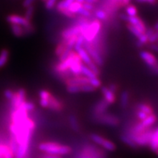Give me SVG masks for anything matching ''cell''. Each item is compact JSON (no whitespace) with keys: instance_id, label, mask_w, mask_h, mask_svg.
I'll list each match as a JSON object with an SVG mask.
<instances>
[{"instance_id":"6da1fadb","label":"cell","mask_w":158,"mask_h":158,"mask_svg":"<svg viewBox=\"0 0 158 158\" xmlns=\"http://www.w3.org/2000/svg\"><path fill=\"white\" fill-rule=\"evenodd\" d=\"M38 149L43 153L56 155H68L72 152V148L66 144L54 141H43L39 143Z\"/></svg>"},{"instance_id":"7a4b0ae2","label":"cell","mask_w":158,"mask_h":158,"mask_svg":"<svg viewBox=\"0 0 158 158\" xmlns=\"http://www.w3.org/2000/svg\"><path fill=\"white\" fill-rule=\"evenodd\" d=\"M81 35L84 37L85 41L92 43L94 39L101 32L102 23L98 19L91 20L87 23L81 24Z\"/></svg>"},{"instance_id":"3957f363","label":"cell","mask_w":158,"mask_h":158,"mask_svg":"<svg viewBox=\"0 0 158 158\" xmlns=\"http://www.w3.org/2000/svg\"><path fill=\"white\" fill-rule=\"evenodd\" d=\"M75 158H107L106 151L92 144L86 143L83 145Z\"/></svg>"},{"instance_id":"277c9868","label":"cell","mask_w":158,"mask_h":158,"mask_svg":"<svg viewBox=\"0 0 158 158\" xmlns=\"http://www.w3.org/2000/svg\"><path fill=\"white\" fill-rule=\"evenodd\" d=\"M93 122L101 125L107 126L110 127H116L120 124V119L115 114L106 113L100 114L98 116H92Z\"/></svg>"},{"instance_id":"5b68a950","label":"cell","mask_w":158,"mask_h":158,"mask_svg":"<svg viewBox=\"0 0 158 158\" xmlns=\"http://www.w3.org/2000/svg\"><path fill=\"white\" fill-rule=\"evenodd\" d=\"M89 138L91 141L94 142L97 146H99L105 151L114 152L116 149V144L108 138L96 133L90 134Z\"/></svg>"},{"instance_id":"8992f818","label":"cell","mask_w":158,"mask_h":158,"mask_svg":"<svg viewBox=\"0 0 158 158\" xmlns=\"http://www.w3.org/2000/svg\"><path fill=\"white\" fill-rule=\"evenodd\" d=\"M153 128L154 127H149L145 131L142 132L141 133L137 134V135H129V136L133 140V141L135 142L138 148L148 147L150 139H151L152 134Z\"/></svg>"},{"instance_id":"52a82bcc","label":"cell","mask_w":158,"mask_h":158,"mask_svg":"<svg viewBox=\"0 0 158 158\" xmlns=\"http://www.w3.org/2000/svg\"><path fill=\"white\" fill-rule=\"evenodd\" d=\"M83 47L86 49V51H87L88 54H89L92 60L93 61L98 67H101L104 64L103 57H102V55L94 48V46L92 45V43H87L85 41L84 45H83Z\"/></svg>"},{"instance_id":"ba28073f","label":"cell","mask_w":158,"mask_h":158,"mask_svg":"<svg viewBox=\"0 0 158 158\" xmlns=\"http://www.w3.org/2000/svg\"><path fill=\"white\" fill-rule=\"evenodd\" d=\"M75 1L76 0H62L56 4V10L64 16L70 18V19H75L77 16V15L73 14L68 10V7Z\"/></svg>"},{"instance_id":"9c48e42d","label":"cell","mask_w":158,"mask_h":158,"mask_svg":"<svg viewBox=\"0 0 158 158\" xmlns=\"http://www.w3.org/2000/svg\"><path fill=\"white\" fill-rule=\"evenodd\" d=\"M27 98V92L24 89H19V90L14 92L13 98L10 100L11 108H19L23 102L26 101Z\"/></svg>"},{"instance_id":"30bf717a","label":"cell","mask_w":158,"mask_h":158,"mask_svg":"<svg viewBox=\"0 0 158 158\" xmlns=\"http://www.w3.org/2000/svg\"><path fill=\"white\" fill-rule=\"evenodd\" d=\"M6 21L8 22L10 24H16L22 26L23 27H29L31 25V21H28L25 19L22 15H19L17 14H11L7 15L6 18Z\"/></svg>"},{"instance_id":"8fae6325","label":"cell","mask_w":158,"mask_h":158,"mask_svg":"<svg viewBox=\"0 0 158 158\" xmlns=\"http://www.w3.org/2000/svg\"><path fill=\"white\" fill-rule=\"evenodd\" d=\"M81 33V26L74 24L64 29L61 32V37L63 40H68L73 36H78Z\"/></svg>"},{"instance_id":"7c38bea8","label":"cell","mask_w":158,"mask_h":158,"mask_svg":"<svg viewBox=\"0 0 158 158\" xmlns=\"http://www.w3.org/2000/svg\"><path fill=\"white\" fill-rule=\"evenodd\" d=\"M64 106L63 102L60 100H59L56 97H55L54 94H51L48 100L47 109L54 112H61L64 110Z\"/></svg>"},{"instance_id":"4fadbf2b","label":"cell","mask_w":158,"mask_h":158,"mask_svg":"<svg viewBox=\"0 0 158 158\" xmlns=\"http://www.w3.org/2000/svg\"><path fill=\"white\" fill-rule=\"evenodd\" d=\"M110 105L103 99L97 101L93 106L92 110V116H98L108 112L107 110Z\"/></svg>"},{"instance_id":"5bb4252c","label":"cell","mask_w":158,"mask_h":158,"mask_svg":"<svg viewBox=\"0 0 158 158\" xmlns=\"http://www.w3.org/2000/svg\"><path fill=\"white\" fill-rule=\"evenodd\" d=\"M140 57L144 62L147 64L150 68L155 67L158 63V60L155 55L152 53L148 51H140Z\"/></svg>"},{"instance_id":"9a60e30c","label":"cell","mask_w":158,"mask_h":158,"mask_svg":"<svg viewBox=\"0 0 158 158\" xmlns=\"http://www.w3.org/2000/svg\"><path fill=\"white\" fill-rule=\"evenodd\" d=\"M126 22L129 23V24L134 26V27H135L140 32L142 33V34H144V33L146 32V31H147V26H146L143 21H142L141 19H140V18L137 16V15L133 17H130L127 15V19Z\"/></svg>"},{"instance_id":"2e32d148","label":"cell","mask_w":158,"mask_h":158,"mask_svg":"<svg viewBox=\"0 0 158 158\" xmlns=\"http://www.w3.org/2000/svg\"><path fill=\"white\" fill-rule=\"evenodd\" d=\"M148 147L152 152L158 156V127L153 128L152 134Z\"/></svg>"},{"instance_id":"e0dca14e","label":"cell","mask_w":158,"mask_h":158,"mask_svg":"<svg viewBox=\"0 0 158 158\" xmlns=\"http://www.w3.org/2000/svg\"><path fill=\"white\" fill-rule=\"evenodd\" d=\"M0 158H15L14 152L9 143L0 141Z\"/></svg>"},{"instance_id":"ac0fdd59","label":"cell","mask_w":158,"mask_h":158,"mask_svg":"<svg viewBox=\"0 0 158 158\" xmlns=\"http://www.w3.org/2000/svg\"><path fill=\"white\" fill-rule=\"evenodd\" d=\"M74 51L78 54L79 57L81 59L83 64L88 66V65L92 64V62H94L92 60V59H91L89 54H88V52L86 51V49H85L84 47L74 48Z\"/></svg>"},{"instance_id":"d6986e66","label":"cell","mask_w":158,"mask_h":158,"mask_svg":"<svg viewBox=\"0 0 158 158\" xmlns=\"http://www.w3.org/2000/svg\"><path fill=\"white\" fill-rule=\"evenodd\" d=\"M101 92L103 97V100H106L109 105L115 103L116 101V94L108 89V86H103L101 88Z\"/></svg>"},{"instance_id":"ffe728a7","label":"cell","mask_w":158,"mask_h":158,"mask_svg":"<svg viewBox=\"0 0 158 158\" xmlns=\"http://www.w3.org/2000/svg\"><path fill=\"white\" fill-rule=\"evenodd\" d=\"M39 102L40 106L43 108H46L48 107V102L49 98L52 94L46 89H41L39 92Z\"/></svg>"},{"instance_id":"44dd1931","label":"cell","mask_w":158,"mask_h":158,"mask_svg":"<svg viewBox=\"0 0 158 158\" xmlns=\"http://www.w3.org/2000/svg\"><path fill=\"white\" fill-rule=\"evenodd\" d=\"M135 110H140V111L143 112V113L147 114V115H150L155 113V110L154 108L151 105L148 103V102H139L135 106Z\"/></svg>"},{"instance_id":"7402d4cb","label":"cell","mask_w":158,"mask_h":158,"mask_svg":"<svg viewBox=\"0 0 158 158\" xmlns=\"http://www.w3.org/2000/svg\"><path fill=\"white\" fill-rule=\"evenodd\" d=\"M120 140H121L126 146L132 148V149H139V148L138 147V146L135 144V142L133 141V140L132 139V138L129 136V135H128L127 133H126L124 131H122V133L120 134Z\"/></svg>"},{"instance_id":"603a6c76","label":"cell","mask_w":158,"mask_h":158,"mask_svg":"<svg viewBox=\"0 0 158 158\" xmlns=\"http://www.w3.org/2000/svg\"><path fill=\"white\" fill-rule=\"evenodd\" d=\"M157 122V116L154 113L152 114H150L147 116L145 119H143V121L141 122L142 125L146 128H149L152 127L155 125L156 122Z\"/></svg>"},{"instance_id":"cb8c5ba5","label":"cell","mask_w":158,"mask_h":158,"mask_svg":"<svg viewBox=\"0 0 158 158\" xmlns=\"http://www.w3.org/2000/svg\"><path fill=\"white\" fill-rule=\"evenodd\" d=\"M93 15L96 18V19H98L100 21H106L109 19V15L103 9L95 8L93 11Z\"/></svg>"},{"instance_id":"d4e9b609","label":"cell","mask_w":158,"mask_h":158,"mask_svg":"<svg viewBox=\"0 0 158 158\" xmlns=\"http://www.w3.org/2000/svg\"><path fill=\"white\" fill-rule=\"evenodd\" d=\"M10 29L13 35L16 37H22L26 35L24 28L22 26L10 24Z\"/></svg>"},{"instance_id":"484cf974","label":"cell","mask_w":158,"mask_h":158,"mask_svg":"<svg viewBox=\"0 0 158 158\" xmlns=\"http://www.w3.org/2000/svg\"><path fill=\"white\" fill-rule=\"evenodd\" d=\"M130 101V93L127 90L124 91L122 92L121 96H120V106L125 109L127 108L128 105H129Z\"/></svg>"},{"instance_id":"4316f807","label":"cell","mask_w":158,"mask_h":158,"mask_svg":"<svg viewBox=\"0 0 158 158\" xmlns=\"http://www.w3.org/2000/svg\"><path fill=\"white\" fill-rule=\"evenodd\" d=\"M10 51L7 49L4 48L0 51V69L5 66L9 60Z\"/></svg>"},{"instance_id":"83f0119b","label":"cell","mask_w":158,"mask_h":158,"mask_svg":"<svg viewBox=\"0 0 158 158\" xmlns=\"http://www.w3.org/2000/svg\"><path fill=\"white\" fill-rule=\"evenodd\" d=\"M69 124H70V126L71 129L74 130L75 132H79L81 130L80 124H79V122L78 121V118H76V116L74 115H70L69 116Z\"/></svg>"},{"instance_id":"f1b7e54d","label":"cell","mask_w":158,"mask_h":158,"mask_svg":"<svg viewBox=\"0 0 158 158\" xmlns=\"http://www.w3.org/2000/svg\"><path fill=\"white\" fill-rule=\"evenodd\" d=\"M81 75L85 77H86V78H88L89 79L94 78V77H98L87 66H86V65H85L84 64H83L81 66Z\"/></svg>"},{"instance_id":"f546056e","label":"cell","mask_w":158,"mask_h":158,"mask_svg":"<svg viewBox=\"0 0 158 158\" xmlns=\"http://www.w3.org/2000/svg\"><path fill=\"white\" fill-rule=\"evenodd\" d=\"M125 12V14L130 17L136 16L138 14V10L135 6L133 5H130V4L126 6Z\"/></svg>"},{"instance_id":"4dcf8cb0","label":"cell","mask_w":158,"mask_h":158,"mask_svg":"<svg viewBox=\"0 0 158 158\" xmlns=\"http://www.w3.org/2000/svg\"><path fill=\"white\" fill-rule=\"evenodd\" d=\"M66 48V40H62V41H60L58 43V45H56V48H55V54L58 57L59 55L62 54V52L65 50Z\"/></svg>"},{"instance_id":"1f68e13d","label":"cell","mask_w":158,"mask_h":158,"mask_svg":"<svg viewBox=\"0 0 158 158\" xmlns=\"http://www.w3.org/2000/svg\"><path fill=\"white\" fill-rule=\"evenodd\" d=\"M26 8H27V10H26L24 16L23 17H24L27 20H28V21H31L35 13V6L32 5L31 6H29V7H26Z\"/></svg>"},{"instance_id":"d6a6232c","label":"cell","mask_w":158,"mask_h":158,"mask_svg":"<svg viewBox=\"0 0 158 158\" xmlns=\"http://www.w3.org/2000/svg\"><path fill=\"white\" fill-rule=\"evenodd\" d=\"M82 7V4L77 2L75 1L74 2H73L71 5H70V7H68V10L72 13L73 14L77 15L78 12L79 10L81 9V7Z\"/></svg>"},{"instance_id":"836d02e7","label":"cell","mask_w":158,"mask_h":158,"mask_svg":"<svg viewBox=\"0 0 158 158\" xmlns=\"http://www.w3.org/2000/svg\"><path fill=\"white\" fill-rule=\"evenodd\" d=\"M77 15H81V16H84L85 18H87V19H91L92 17L94 16L93 13H92V12H90V11L87 10L85 9L84 7H83V6L81 7V9L78 10V13H77Z\"/></svg>"},{"instance_id":"e575fe53","label":"cell","mask_w":158,"mask_h":158,"mask_svg":"<svg viewBox=\"0 0 158 158\" xmlns=\"http://www.w3.org/2000/svg\"><path fill=\"white\" fill-rule=\"evenodd\" d=\"M81 85H68L66 86L67 92L70 94L81 93Z\"/></svg>"},{"instance_id":"d590c367","label":"cell","mask_w":158,"mask_h":158,"mask_svg":"<svg viewBox=\"0 0 158 158\" xmlns=\"http://www.w3.org/2000/svg\"><path fill=\"white\" fill-rule=\"evenodd\" d=\"M81 92H94L97 89H95L92 85H90L89 84H84V85H81Z\"/></svg>"},{"instance_id":"8d00e7d4","label":"cell","mask_w":158,"mask_h":158,"mask_svg":"<svg viewBox=\"0 0 158 158\" xmlns=\"http://www.w3.org/2000/svg\"><path fill=\"white\" fill-rule=\"evenodd\" d=\"M89 84L92 85L93 87L98 89V88H100L101 86L102 82L98 77H94V78L89 79Z\"/></svg>"},{"instance_id":"74e56055","label":"cell","mask_w":158,"mask_h":158,"mask_svg":"<svg viewBox=\"0 0 158 158\" xmlns=\"http://www.w3.org/2000/svg\"><path fill=\"white\" fill-rule=\"evenodd\" d=\"M127 28L128 30H129L130 32H131L132 34L134 35V36H135L136 37H137V38H138V37H139L142 35V33L140 32V31H138V29H136L135 27L133 25L129 24V23H127Z\"/></svg>"},{"instance_id":"f35d334b","label":"cell","mask_w":158,"mask_h":158,"mask_svg":"<svg viewBox=\"0 0 158 158\" xmlns=\"http://www.w3.org/2000/svg\"><path fill=\"white\" fill-rule=\"evenodd\" d=\"M57 1L58 0H47L46 2H45V9L48 10H51L54 7H56Z\"/></svg>"},{"instance_id":"ab89813d","label":"cell","mask_w":158,"mask_h":158,"mask_svg":"<svg viewBox=\"0 0 158 158\" xmlns=\"http://www.w3.org/2000/svg\"><path fill=\"white\" fill-rule=\"evenodd\" d=\"M13 94H14V91L10 89H7L5 90V92H4V96H5V98L7 99V100H10V101L12 98H13Z\"/></svg>"},{"instance_id":"60d3db41","label":"cell","mask_w":158,"mask_h":158,"mask_svg":"<svg viewBox=\"0 0 158 158\" xmlns=\"http://www.w3.org/2000/svg\"><path fill=\"white\" fill-rule=\"evenodd\" d=\"M82 6H83V7H84L85 9H86L87 10L90 11V12H92V13H93L94 9H95V7H94V4H89V3L84 2V3L82 4Z\"/></svg>"},{"instance_id":"b9f144b4","label":"cell","mask_w":158,"mask_h":158,"mask_svg":"<svg viewBox=\"0 0 158 158\" xmlns=\"http://www.w3.org/2000/svg\"><path fill=\"white\" fill-rule=\"evenodd\" d=\"M42 158H63V157H62V156H60V155L43 153L42 155Z\"/></svg>"},{"instance_id":"7bdbcfd3","label":"cell","mask_w":158,"mask_h":158,"mask_svg":"<svg viewBox=\"0 0 158 158\" xmlns=\"http://www.w3.org/2000/svg\"><path fill=\"white\" fill-rule=\"evenodd\" d=\"M108 87L110 90H111L112 92H114L115 94H116L118 92V86L116 84H109V86H108Z\"/></svg>"},{"instance_id":"ee69618b","label":"cell","mask_w":158,"mask_h":158,"mask_svg":"<svg viewBox=\"0 0 158 158\" xmlns=\"http://www.w3.org/2000/svg\"><path fill=\"white\" fill-rule=\"evenodd\" d=\"M36 0H23L22 5L24 7H27L29 6L32 5Z\"/></svg>"},{"instance_id":"f6af8a7d","label":"cell","mask_w":158,"mask_h":158,"mask_svg":"<svg viewBox=\"0 0 158 158\" xmlns=\"http://www.w3.org/2000/svg\"><path fill=\"white\" fill-rule=\"evenodd\" d=\"M150 48H151V49L154 51H155V52L158 53V45L157 44V43H152V44H151V45H150Z\"/></svg>"},{"instance_id":"bcb514c9","label":"cell","mask_w":158,"mask_h":158,"mask_svg":"<svg viewBox=\"0 0 158 158\" xmlns=\"http://www.w3.org/2000/svg\"><path fill=\"white\" fill-rule=\"evenodd\" d=\"M130 0H122V7H126L130 4Z\"/></svg>"},{"instance_id":"7dc6e473","label":"cell","mask_w":158,"mask_h":158,"mask_svg":"<svg viewBox=\"0 0 158 158\" xmlns=\"http://www.w3.org/2000/svg\"><path fill=\"white\" fill-rule=\"evenodd\" d=\"M157 0H147V2L150 4V5H155V4L157 3Z\"/></svg>"},{"instance_id":"c3c4849f","label":"cell","mask_w":158,"mask_h":158,"mask_svg":"<svg viewBox=\"0 0 158 158\" xmlns=\"http://www.w3.org/2000/svg\"><path fill=\"white\" fill-rule=\"evenodd\" d=\"M153 29H155V31H158V21L155 23V26H154Z\"/></svg>"},{"instance_id":"681fc988","label":"cell","mask_w":158,"mask_h":158,"mask_svg":"<svg viewBox=\"0 0 158 158\" xmlns=\"http://www.w3.org/2000/svg\"><path fill=\"white\" fill-rule=\"evenodd\" d=\"M85 0H76V2H77L78 3H81V4H83Z\"/></svg>"},{"instance_id":"f907efd6","label":"cell","mask_w":158,"mask_h":158,"mask_svg":"<svg viewBox=\"0 0 158 158\" xmlns=\"http://www.w3.org/2000/svg\"><path fill=\"white\" fill-rule=\"evenodd\" d=\"M118 4H119L120 7H122V0H118Z\"/></svg>"},{"instance_id":"816d5d0a","label":"cell","mask_w":158,"mask_h":158,"mask_svg":"<svg viewBox=\"0 0 158 158\" xmlns=\"http://www.w3.org/2000/svg\"><path fill=\"white\" fill-rule=\"evenodd\" d=\"M94 2H95V3H98V2H99V1H100V0H94Z\"/></svg>"},{"instance_id":"f5cc1de1","label":"cell","mask_w":158,"mask_h":158,"mask_svg":"<svg viewBox=\"0 0 158 158\" xmlns=\"http://www.w3.org/2000/svg\"><path fill=\"white\" fill-rule=\"evenodd\" d=\"M41 1H43V2H46V1H47V0H41Z\"/></svg>"}]
</instances>
